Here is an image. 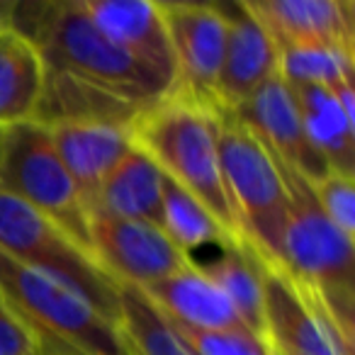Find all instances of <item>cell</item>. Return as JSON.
<instances>
[{
  "label": "cell",
  "instance_id": "23",
  "mask_svg": "<svg viewBox=\"0 0 355 355\" xmlns=\"http://www.w3.org/2000/svg\"><path fill=\"white\" fill-rule=\"evenodd\" d=\"M277 71L287 85H319L338 90L353 85L355 56L343 51H282Z\"/></svg>",
  "mask_w": 355,
  "mask_h": 355
},
{
  "label": "cell",
  "instance_id": "11",
  "mask_svg": "<svg viewBox=\"0 0 355 355\" xmlns=\"http://www.w3.org/2000/svg\"><path fill=\"white\" fill-rule=\"evenodd\" d=\"M282 51H343L355 56L353 0H243Z\"/></svg>",
  "mask_w": 355,
  "mask_h": 355
},
{
  "label": "cell",
  "instance_id": "9",
  "mask_svg": "<svg viewBox=\"0 0 355 355\" xmlns=\"http://www.w3.org/2000/svg\"><path fill=\"white\" fill-rule=\"evenodd\" d=\"M90 256L117 285H156L193 263L158 227L137 219L88 212Z\"/></svg>",
  "mask_w": 355,
  "mask_h": 355
},
{
  "label": "cell",
  "instance_id": "14",
  "mask_svg": "<svg viewBox=\"0 0 355 355\" xmlns=\"http://www.w3.org/2000/svg\"><path fill=\"white\" fill-rule=\"evenodd\" d=\"M222 8L227 15V44L217 100L219 107L236 110L277 76V51L266 30L246 10L243 0Z\"/></svg>",
  "mask_w": 355,
  "mask_h": 355
},
{
  "label": "cell",
  "instance_id": "16",
  "mask_svg": "<svg viewBox=\"0 0 355 355\" xmlns=\"http://www.w3.org/2000/svg\"><path fill=\"white\" fill-rule=\"evenodd\" d=\"M141 292L156 304V309L166 319H171L178 326L205 331V334L248 331L243 321L239 319L232 302L205 275L200 263L195 261L175 275L166 277L156 285L144 287Z\"/></svg>",
  "mask_w": 355,
  "mask_h": 355
},
{
  "label": "cell",
  "instance_id": "22",
  "mask_svg": "<svg viewBox=\"0 0 355 355\" xmlns=\"http://www.w3.org/2000/svg\"><path fill=\"white\" fill-rule=\"evenodd\" d=\"M161 229L175 248L193 258L198 248L219 246V248H239L232 239L222 232L212 214L183 188H178L171 178L163 175V207H161Z\"/></svg>",
  "mask_w": 355,
  "mask_h": 355
},
{
  "label": "cell",
  "instance_id": "13",
  "mask_svg": "<svg viewBox=\"0 0 355 355\" xmlns=\"http://www.w3.org/2000/svg\"><path fill=\"white\" fill-rule=\"evenodd\" d=\"M98 32L119 51L173 88V56L158 3L153 0H80Z\"/></svg>",
  "mask_w": 355,
  "mask_h": 355
},
{
  "label": "cell",
  "instance_id": "6",
  "mask_svg": "<svg viewBox=\"0 0 355 355\" xmlns=\"http://www.w3.org/2000/svg\"><path fill=\"white\" fill-rule=\"evenodd\" d=\"M0 251L73 287L100 314L119 326V285L51 219L0 190Z\"/></svg>",
  "mask_w": 355,
  "mask_h": 355
},
{
  "label": "cell",
  "instance_id": "17",
  "mask_svg": "<svg viewBox=\"0 0 355 355\" xmlns=\"http://www.w3.org/2000/svg\"><path fill=\"white\" fill-rule=\"evenodd\" d=\"M297 100L302 124L331 171L355 178V90L287 85Z\"/></svg>",
  "mask_w": 355,
  "mask_h": 355
},
{
  "label": "cell",
  "instance_id": "15",
  "mask_svg": "<svg viewBox=\"0 0 355 355\" xmlns=\"http://www.w3.org/2000/svg\"><path fill=\"white\" fill-rule=\"evenodd\" d=\"M49 134L85 209L90 212L110 173L134 146L132 129L100 122H64L51 124Z\"/></svg>",
  "mask_w": 355,
  "mask_h": 355
},
{
  "label": "cell",
  "instance_id": "28",
  "mask_svg": "<svg viewBox=\"0 0 355 355\" xmlns=\"http://www.w3.org/2000/svg\"><path fill=\"white\" fill-rule=\"evenodd\" d=\"M6 139H8V127L0 124V156H3V148H6Z\"/></svg>",
  "mask_w": 355,
  "mask_h": 355
},
{
  "label": "cell",
  "instance_id": "18",
  "mask_svg": "<svg viewBox=\"0 0 355 355\" xmlns=\"http://www.w3.org/2000/svg\"><path fill=\"white\" fill-rule=\"evenodd\" d=\"M161 207H163V173L134 144L127 151V156L114 166V171L105 180L93 209L112 214V217L137 219V222H146L161 229Z\"/></svg>",
  "mask_w": 355,
  "mask_h": 355
},
{
  "label": "cell",
  "instance_id": "2",
  "mask_svg": "<svg viewBox=\"0 0 355 355\" xmlns=\"http://www.w3.org/2000/svg\"><path fill=\"white\" fill-rule=\"evenodd\" d=\"M132 139L163 175L212 214L234 246L246 248L224 180L212 110L168 93L132 124Z\"/></svg>",
  "mask_w": 355,
  "mask_h": 355
},
{
  "label": "cell",
  "instance_id": "24",
  "mask_svg": "<svg viewBox=\"0 0 355 355\" xmlns=\"http://www.w3.org/2000/svg\"><path fill=\"white\" fill-rule=\"evenodd\" d=\"M355 178L331 171L311 183L321 212L343 236L355 239Z\"/></svg>",
  "mask_w": 355,
  "mask_h": 355
},
{
  "label": "cell",
  "instance_id": "5",
  "mask_svg": "<svg viewBox=\"0 0 355 355\" xmlns=\"http://www.w3.org/2000/svg\"><path fill=\"white\" fill-rule=\"evenodd\" d=\"M219 156L224 180L243 243L253 256L275 270H285L287 188L270 153L248 132V127L227 107H217Z\"/></svg>",
  "mask_w": 355,
  "mask_h": 355
},
{
  "label": "cell",
  "instance_id": "12",
  "mask_svg": "<svg viewBox=\"0 0 355 355\" xmlns=\"http://www.w3.org/2000/svg\"><path fill=\"white\" fill-rule=\"evenodd\" d=\"M232 112L246 124L248 132L263 144V148L275 161L295 168L309 183H316L331 173L329 163L321 158V153L306 137L297 100L280 78V71L275 78L268 80L256 95H251L241 107Z\"/></svg>",
  "mask_w": 355,
  "mask_h": 355
},
{
  "label": "cell",
  "instance_id": "26",
  "mask_svg": "<svg viewBox=\"0 0 355 355\" xmlns=\"http://www.w3.org/2000/svg\"><path fill=\"white\" fill-rule=\"evenodd\" d=\"M0 355H44L37 336L0 297Z\"/></svg>",
  "mask_w": 355,
  "mask_h": 355
},
{
  "label": "cell",
  "instance_id": "10",
  "mask_svg": "<svg viewBox=\"0 0 355 355\" xmlns=\"http://www.w3.org/2000/svg\"><path fill=\"white\" fill-rule=\"evenodd\" d=\"M261 266L266 340L290 355H353V338L336 324L326 304L297 287L285 270Z\"/></svg>",
  "mask_w": 355,
  "mask_h": 355
},
{
  "label": "cell",
  "instance_id": "27",
  "mask_svg": "<svg viewBox=\"0 0 355 355\" xmlns=\"http://www.w3.org/2000/svg\"><path fill=\"white\" fill-rule=\"evenodd\" d=\"M12 10H15V0H0V25H10Z\"/></svg>",
  "mask_w": 355,
  "mask_h": 355
},
{
  "label": "cell",
  "instance_id": "19",
  "mask_svg": "<svg viewBox=\"0 0 355 355\" xmlns=\"http://www.w3.org/2000/svg\"><path fill=\"white\" fill-rule=\"evenodd\" d=\"M42 95V61L30 40L10 25H0V124L35 119Z\"/></svg>",
  "mask_w": 355,
  "mask_h": 355
},
{
  "label": "cell",
  "instance_id": "20",
  "mask_svg": "<svg viewBox=\"0 0 355 355\" xmlns=\"http://www.w3.org/2000/svg\"><path fill=\"white\" fill-rule=\"evenodd\" d=\"M202 272L224 292L248 331L266 340V306H263L261 266L248 248H222L217 261L200 266Z\"/></svg>",
  "mask_w": 355,
  "mask_h": 355
},
{
  "label": "cell",
  "instance_id": "4",
  "mask_svg": "<svg viewBox=\"0 0 355 355\" xmlns=\"http://www.w3.org/2000/svg\"><path fill=\"white\" fill-rule=\"evenodd\" d=\"M275 161V158H272ZM287 188L285 272L295 285L319 297L336 324L353 338L355 241L321 212L311 183L295 168L275 161Z\"/></svg>",
  "mask_w": 355,
  "mask_h": 355
},
{
  "label": "cell",
  "instance_id": "3",
  "mask_svg": "<svg viewBox=\"0 0 355 355\" xmlns=\"http://www.w3.org/2000/svg\"><path fill=\"white\" fill-rule=\"evenodd\" d=\"M0 297L37 336L44 355H137L122 329L49 272L0 251Z\"/></svg>",
  "mask_w": 355,
  "mask_h": 355
},
{
  "label": "cell",
  "instance_id": "29",
  "mask_svg": "<svg viewBox=\"0 0 355 355\" xmlns=\"http://www.w3.org/2000/svg\"><path fill=\"white\" fill-rule=\"evenodd\" d=\"M266 343H268V340H266ZM268 353H270V355H290V353H285V350H280L277 345H272V343H268Z\"/></svg>",
  "mask_w": 355,
  "mask_h": 355
},
{
  "label": "cell",
  "instance_id": "1",
  "mask_svg": "<svg viewBox=\"0 0 355 355\" xmlns=\"http://www.w3.org/2000/svg\"><path fill=\"white\" fill-rule=\"evenodd\" d=\"M12 27L40 54L42 95L35 119L46 127L100 122L132 129L171 93L158 76L100 35L80 0L15 3Z\"/></svg>",
  "mask_w": 355,
  "mask_h": 355
},
{
  "label": "cell",
  "instance_id": "25",
  "mask_svg": "<svg viewBox=\"0 0 355 355\" xmlns=\"http://www.w3.org/2000/svg\"><path fill=\"white\" fill-rule=\"evenodd\" d=\"M173 329L188 340L190 348L198 355H270L266 340L248 334V331H236V334H205V331L185 329V326H178V324H173Z\"/></svg>",
  "mask_w": 355,
  "mask_h": 355
},
{
  "label": "cell",
  "instance_id": "21",
  "mask_svg": "<svg viewBox=\"0 0 355 355\" xmlns=\"http://www.w3.org/2000/svg\"><path fill=\"white\" fill-rule=\"evenodd\" d=\"M119 329L137 355H198L141 290L119 285Z\"/></svg>",
  "mask_w": 355,
  "mask_h": 355
},
{
  "label": "cell",
  "instance_id": "8",
  "mask_svg": "<svg viewBox=\"0 0 355 355\" xmlns=\"http://www.w3.org/2000/svg\"><path fill=\"white\" fill-rule=\"evenodd\" d=\"M173 56L171 93L217 110V85L227 44V15L219 3H158Z\"/></svg>",
  "mask_w": 355,
  "mask_h": 355
},
{
  "label": "cell",
  "instance_id": "7",
  "mask_svg": "<svg viewBox=\"0 0 355 355\" xmlns=\"http://www.w3.org/2000/svg\"><path fill=\"white\" fill-rule=\"evenodd\" d=\"M0 190L44 214L80 248L88 246V209L56 153L49 127L37 119L8 127L0 156Z\"/></svg>",
  "mask_w": 355,
  "mask_h": 355
}]
</instances>
